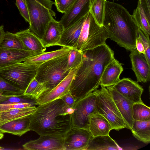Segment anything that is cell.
Masks as SVG:
<instances>
[{
  "mask_svg": "<svg viewBox=\"0 0 150 150\" xmlns=\"http://www.w3.org/2000/svg\"><path fill=\"white\" fill-rule=\"evenodd\" d=\"M136 49L138 52L144 55L145 54V50L144 43L140 37L138 35L136 40Z\"/></svg>",
  "mask_w": 150,
  "mask_h": 150,
  "instance_id": "b9f144b4",
  "label": "cell"
},
{
  "mask_svg": "<svg viewBox=\"0 0 150 150\" xmlns=\"http://www.w3.org/2000/svg\"><path fill=\"white\" fill-rule=\"evenodd\" d=\"M4 137V134L0 132V140L2 139Z\"/></svg>",
  "mask_w": 150,
  "mask_h": 150,
  "instance_id": "f6af8a7d",
  "label": "cell"
},
{
  "mask_svg": "<svg viewBox=\"0 0 150 150\" xmlns=\"http://www.w3.org/2000/svg\"><path fill=\"white\" fill-rule=\"evenodd\" d=\"M25 1L30 19L29 29L41 40L49 23L56 16V13L52 9L54 2L51 0Z\"/></svg>",
  "mask_w": 150,
  "mask_h": 150,
  "instance_id": "5b68a950",
  "label": "cell"
},
{
  "mask_svg": "<svg viewBox=\"0 0 150 150\" xmlns=\"http://www.w3.org/2000/svg\"><path fill=\"white\" fill-rule=\"evenodd\" d=\"M93 137L88 129L72 128L64 137V150H86Z\"/></svg>",
  "mask_w": 150,
  "mask_h": 150,
  "instance_id": "30bf717a",
  "label": "cell"
},
{
  "mask_svg": "<svg viewBox=\"0 0 150 150\" xmlns=\"http://www.w3.org/2000/svg\"><path fill=\"white\" fill-rule=\"evenodd\" d=\"M39 54L26 50H13L0 48V68L21 62L25 58Z\"/></svg>",
  "mask_w": 150,
  "mask_h": 150,
  "instance_id": "ac0fdd59",
  "label": "cell"
},
{
  "mask_svg": "<svg viewBox=\"0 0 150 150\" xmlns=\"http://www.w3.org/2000/svg\"><path fill=\"white\" fill-rule=\"evenodd\" d=\"M93 0H75L69 11L59 21L63 28H67L86 16L90 11Z\"/></svg>",
  "mask_w": 150,
  "mask_h": 150,
  "instance_id": "5bb4252c",
  "label": "cell"
},
{
  "mask_svg": "<svg viewBox=\"0 0 150 150\" xmlns=\"http://www.w3.org/2000/svg\"><path fill=\"white\" fill-rule=\"evenodd\" d=\"M64 137L57 135L40 136L37 139L30 141L22 146L28 150H64Z\"/></svg>",
  "mask_w": 150,
  "mask_h": 150,
  "instance_id": "8fae6325",
  "label": "cell"
},
{
  "mask_svg": "<svg viewBox=\"0 0 150 150\" xmlns=\"http://www.w3.org/2000/svg\"><path fill=\"white\" fill-rule=\"evenodd\" d=\"M73 111L60 98L39 105L35 112L30 115V131L40 136L64 137L72 128Z\"/></svg>",
  "mask_w": 150,
  "mask_h": 150,
  "instance_id": "7a4b0ae2",
  "label": "cell"
},
{
  "mask_svg": "<svg viewBox=\"0 0 150 150\" xmlns=\"http://www.w3.org/2000/svg\"><path fill=\"white\" fill-rule=\"evenodd\" d=\"M114 58L113 51L106 43L83 52L69 89L76 102L99 87L105 68Z\"/></svg>",
  "mask_w": 150,
  "mask_h": 150,
  "instance_id": "6da1fadb",
  "label": "cell"
},
{
  "mask_svg": "<svg viewBox=\"0 0 150 150\" xmlns=\"http://www.w3.org/2000/svg\"></svg>",
  "mask_w": 150,
  "mask_h": 150,
  "instance_id": "c3c4849f",
  "label": "cell"
},
{
  "mask_svg": "<svg viewBox=\"0 0 150 150\" xmlns=\"http://www.w3.org/2000/svg\"><path fill=\"white\" fill-rule=\"evenodd\" d=\"M33 106L36 107L35 105L31 103L0 104V111H4L12 109L23 108Z\"/></svg>",
  "mask_w": 150,
  "mask_h": 150,
  "instance_id": "74e56055",
  "label": "cell"
},
{
  "mask_svg": "<svg viewBox=\"0 0 150 150\" xmlns=\"http://www.w3.org/2000/svg\"><path fill=\"white\" fill-rule=\"evenodd\" d=\"M63 29L59 21L54 19L50 21L41 40L44 47L56 46L60 40Z\"/></svg>",
  "mask_w": 150,
  "mask_h": 150,
  "instance_id": "cb8c5ba5",
  "label": "cell"
},
{
  "mask_svg": "<svg viewBox=\"0 0 150 150\" xmlns=\"http://www.w3.org/2000/svg\"><path fill=\"white\" fill-rule=\"evenodd\" d=\"M55 0H54V1H55Z\"/></svg>",
  "mask_w": 150,
  "mask_h": 150,
  "instance_id": "681fc988",
  "label": "cell"
},
{
  "mask_svg": "<svg viewBox=\"0 0 150 150\" xmlns=\"http://www.w3.org/2000/svg\"><path fill=\"white\" fill-rule=\"evenodd\" d=\"M138 35L142 41L144 45L145 54L144 55L149 65H150V45L149 37L146 36L143 32L139 28Z\"/></svg>",
  "mask_w": 150,
  "mask_h": 150,
  "instance_id": "d590c367",
  "label": "cell"
},
{
  "mask_svg": "<svg viewBox=\"0 0 150 150\" xmlns=\"http://www.w3.org/2000/svg\"><path fill=\"white\" fill-rule=\"evenodd\" d=\"M106 0H93L90 7V12L96 22L100 26H103Z\"/></svg>",
  "mask_w": 150,
  "mask_h": 150,
  "instance_id": "f546056e",
  "label": "cell"
},
{
  "mask_svg": "<svg viewBox=\"0 0 150 150\" xmlns=\"http://www.w3.org/2000/svg\"><path fill=\"white\" fill-rule=\"evenodd\" d=\"M6 97V95H4L0 93V101L4 100Z\"/></svg>",
  "mask_w": 150,
  "mask_h": 150,
  "instance_id": "ee69618b",
  "label": "cell"
},
{
  "mask_svg": "<svg viewBox=\"0 0 150 150\" xmlns=\"http://www.w3.org/2000/svg\"><path fill=\"white\" fill-rule=\"evenodd\" d=\"M40 83L34 78L30 83L23 94L32 96L33 93Z\"/></svg>",
  "mask_w": 150,
  "mask_h": 150,
  "instance_id": "f35d334b",
  "label": "cell"
},
{
  "mask_svg": "<svg viewBox=\"0 0 150 150\" xmlns=\"http://www.w3.org/2000/svg\"><path fill=\"white\" fill-rule=\"evenodd\" d=\"M123 70L122 64L115 58L105 68L100 85L105 87L114 85L120 79V76Z\"/></svg>",
  "mask_w": 150,
  "mask_h": 150,
  "instance_id": "d6986e66",
  "label": "cell"
},
{
  "mask_svg": "<svg viewBox=\"0 0 150 150\" xmlns=\"http://www.w3.org/2000/svg\"><path fill=\"white\" fill-rule=\"evenodd\" d=\"M132 16L138 28L141 30L146 37H149L150 35V19L146 15L139 4L133 11Z\"/></svg>",
  "mask_w": 150,
  "mask_h": 150,
  "instance_id": "83f0119b",
  "label": "cell"
},
{
  "mask_svg": "<svg viewBox=\"0 0 150 150\" xmlns=\"http://www.w3.org/2000/svg\"><path fill=\"white\" fill-rule=\"evenodd\" d=\"M36 107L33 106L0 111V125L12 120L30 115L35 112Z\"/></svg>",
  "mask_w": 150,
  "mask_h": 150,
  "instance_id": "4316f807",
  "label": "cell"
},
{
  "mask_svg": "<svg viewBox=\"0 0 150 150\" xmlns=\"http://www.w3.org/2000/svg\"><path fill=\"white\" fill-rule=\"evenodd\" d=\"M38 66L16 63L0 68V76L13 86L24 91L36 75Z\"/></svg>",
  "mask_w": 150,
  "mask_h": 150,
  "instance_id": "ba28073f",
  "label": "cell"
},
{
  "mask_svg": "<svg viewBox=\"0 0 150 150\" xmlns=\"http://www.w3.org/2000/svg\"><path fill=\"white\" fill-rule=\"evenodd\" d=\"M4 149V148L0 147V150H2Z\"/></svg>",
  "mask_w": 150,
  "mask_h": 150,
  "instance_id": "bcb514c9",
  "label": "cell"
},
{
  "mask_svg": "<svg viewBox=\"0 0 150 150\" xmlns=\"http://www.w3.org/2000/svg\"><path fill=\"white\" fill-rule=\"evenodd\" d=\"M15 34L20 40L26 50L40 54L46 50L41 40L29 28L17 32Z\"/></svg>",
  "mask_w": 150,
  "mask_h": 150,
  "instance_id": "ffe728a7",
  "label": "cell"
},
{
  "mask_svg": "<svg viewBox=\"0 0 150 150\" xmlns=\"http://www.w3.org/2000/svg\"><path fill=\"white\" fill-rule=\"evenodd\" d=\"M60 98L63 100L67 106L73 109L76 101L69 92Z\"/></svg>",
  "mask_w": 150,
  "mask_h": 150,
  "instance_id": "60d3db41",
  "label": "cell"
},
{
  "mask_svg": "<svg viewBox=\"0 0 150 150\" xmlns=\"http://www.w3.org/2000/svg\"><path fill=\"white\" fill-rule=\"evenodd\" d=\"M30 115L12 120L0 125V132L21 136L30 131Z\"/></svg>",
  "mask_w": 150,
  "mask_h": 150,
  "instance_id": "44dd1931",
  "label": "cell"
},
{
  "mask_svg": "<svg viewBox=\"0 0 150 150\" xmlns=\"http://www.w3.org/2000/svg\"><path fill=\"white\" fill-rule=\"evenodd\" d=\"M16 5L18 9L20 14L25 21L29 23V15L26 3L23 0H16Z\"/></svg>",
  "mask_w": 150,
  "mask_h": 150,
  "instance_id": "8d00e7d4",
  "label": "cell"
},
{
  "mask_svg": "<svg viewBox=\"0 0 150 150\" xmlns=\"http://www.w3.org/2000/svg\"><path fill=\"white\" fill-rule=\"evenodd\" d=\"M73 48L62 47L60 49L29 57L23 59L21 62L26 64L39 66L54 58L68 55Z\"/></svg>",
  "mask_w": 150,
  "mask_h": 150,
  "instance_id": "603a6c76",
  "label": "cell"
},
{
  "mask_svg": "<svg viewBox=\"0 0 150 150\" xmlns=\"http://www.w3.org/2000/svg\"><path fill=\"white\" fill-rule=\"evenodd\" d=\"M119 93L133 103L143 102L141 98L144 89L129 78H124L112 86Z\"/></svg>",
  "mask_w": 150,
  "mask_h": 150,
  "instance_id": "7c38bea8",
  "label": "cell"
},
{
  "mask_svg": "<svg viewBox=\"0 0 150 150\" xmlns=\"http://www.w3.org/2000/svg\"><path fill=\"white\" fill-rule=\"evenodd\" d=\"M123 149L109 134L93 137L86 150H120Z\"/></svg>",
  "mask_w": 150,
  "mask_h": 150,
  "instance_id": "d4e9b609",
  "label": "cell"
},
{
  "mask_svg": "<svg viewBox=\"0 0 150 150\" xmlns=\"http://www.w3.org/2000/svg\"><path fill=\"white\" fill-rule=\"evenodd\" d=\"M108 33L103 26L96 22L90 11L86 16L80 35L74 49L83 52L105 43Z\"/></svg>",
  "mask_w": 150,
  "mask_h": 150,
  "instance_id": "8992f818",
  "label": "cell"
},
{
  "mask_svg": "<svg viewBox=\"0 0 150 150\" xmlns=\"http://www.w3.org/2000/svg\"><path fill=\"white\" fill-rule=\"evenodd\" d=\"M5 35L3 25L0 26V46L4 39Z\"/></svg>",
  "mask_w": 150,
  "mask_h": 150,
  "instance_id": "7bdbcfd3",
  "label": "cell"
},
{
  "mask_svg": "<svg viewBox=\"0 0 150 150\" xmlns=\"http://www.w3.org/2000/svg\"><path fill=\"white\" fill-rule=\"evenodd\" d=\"M96 100V96L93 92L76 102L73 108L72 128L88 129L90 116L97 111Z\"/></svg>",
  "mask_w": 150,
  "mask_h": 150,
  "instance_id": "9c48e42d",
  "label": "cell"
},
{
  "mask_svg": "<svg viewBox=\"0 0 150 150\" xmlns=\"http://www.w3.org/2000/svg\"><path fill=\"white\" fill-rule=\"evenodd\" d=\"M133 135L137 140L145 144L150 142V120H133L131 129Z\"/></svg>",
  "mask_w": 150,
  "mask_h": 150,
  "instance_id": "484cf974",
  "label": "cell"
},
{
  "mask_svg": "<svg viewBox=\"0 0 150 150\" xmlns=\"http://www.w3.org/2000/svg\"><path fill=\"white\" fill-rule=\"evenodd\" d=\"M139 5L147 17L150 19V0H139Z\"/></svg>",
  "mask_w": 150,
  "mask_h": 150,
  "instance_id": "ab89813d",
  "label": "cell"
},
{
  "mask_svg": "<svg viewBox=\"0 0 150 150\" xmlns=\"http://www.w3.org/2000/svg\"><path fill=\"white\" fill-rule=\"evenodd\" d=\"M24 91L10 84L0 76V93L4 95H17Z\"/></svg>",
  "mask_w": 150,
  "mask_h": 150,
  "instance_id": "d6a6232c",
  "label": "cell"
},
{
  "mask_svg": "<svg viewBox=\"0 0 150 150\" xmlns=\"http://www.w3.org/2000/svg\"><path fill=\"white\" fill-rule=\"evenodd\" d=\"M132 115L133 120L142 121L150 120V108L143 102L134 103Z\"/></svg>",
  "mask_w": 150,
  "mask_h": 150,
  "instance_id": "4dcf8cb0",
  "label": "cell"
},
{
  "mask_svg": "<svg viewBox=\"0 0 150 150\" xmlns=\"http://www.w3.org/2000/svg\"><path fill=\"white\" fill-rule=\"evenodd\" d=\"M131 51L129 54L132 69L137 79V82L146 83L150 79V65L147 62L144 55L136 49Z\"/></svg>",
  "mask_w": 150,
  "mask_h": 150,
  "instance_id": "2e32d148",
  "label": "cell"
},
{
  "mask_svg": "<svg viewBox=\"0 0 150 150\" xmlns=\"http://www.w3.org/2000/svg\"><path fill=\"white\" fill-rule=\"evenodd\" d=\"M93 92L96 96V108L97 112L108 121L112 129L119 130L126 128V125L107 89L101 88Z\"/></svg>",
  "mask_w": 150,
  "mask_h": 150,
  "instance_id": "52a82bcc",
  "label": "cell"
},
{
  "mask_svg": "<svg viewBox=\"0 0 150 150\" xmlns=\"http://www.w3.org/2000/svg\"><path fill=\"white\" fill-rule=\"evenodd\" d=\"M88 129L95 137L108 135L112 129L107 120L96 111L90 116Z\"/></svg>",
  "mask_w": 150,
  "mask_h": 150,
  "instance_id": "7402d4cb",
  "label": "cell"
},
{
  "mask_svg": "<svg viewBox=\"0 0 150 150\" xmlns=\"http://www.w3.org/2000/svg\"><path fill=\"white\" fill-rule=\"evenodd\" d=\"M75 0H55L54 5L57 10L64 14L66 13L74 3Z\"/></svg>",
  "mask_w": 150,
  "mask_h": 150,
  "instance_id": "e575fe53",
  "label": "cell"
},
{
  "mask_svg": "<svg viewBox=\"0 0 150 150\" xmlns=\"http://www.w3.org/2000/svg\"><path fill=\"white\" fill-rule=\"evenodd\" d=\"M68 55L54 58L38 66L35 78L40 83L33 94L35 99L53 88L68 74L71 70L67 69Z\"/></svg>",
  "mask_w": 150,
  "mask_h": 150,
  "instance_id": "277c9868",
  "label": "cell"
},
{
  "mask_svg": "<svg viewBox=\"0 0 150 150\" xmlns=\"http://www.w3.org/2000/svg\"><path fill=\"white\" fill-rule=\"evenodd\" d=\"M106 87L126 125L127 128L131 130L133 121L132 111L134 103L119 93L112 86Z\"/></svg>",
  "mask_w": 150,
  "mask_h": 150,
  "instance_id": "9a60e30c",
  "label": "cell"
},
{
  "mask_svg": "<svg viewBox=\"0 0 150 150\" xmlns=\"http://www.w3.org/2000/svg\"><path fill=\"white\" fill-rule=\"evenodd\" d=\"M86 15L71 26L63 28L60 40L56 46L75 48Z\"/></svg>",
  "mask_w": 150,
  "mask_h": 150,
  "instance_id": "e0dca14e",
  "label": "cell"
},
{
  "mask_svg": "<svg viewBox=\"0 0 150 150\" xmlns=\"http://www.w3.org/2000/svg\"><path fill=\"white\" fill-rule=\"evenodd\" d=\"M12 103H31L36 106L38 105L34 98L23 94L17 95H6L4 100L0 101V104Z\"/></svg>",
  "mask_w": 150,
  "mask_h": 150,
  "instance_id": "1f68e13d",
  "label": "cell"
},
{
  "mask_svg": "<svg viewBox=\"0 0 150 150\" xmlns=\"http://www.w3.org/2000/svg\"><path fill=\"white\" fill-rule=\"evenodd\" d=\"M23 1L25 2H25V0H23Z\"/></svg>",
  "mask_w": 150,
  "mask_h": 150,
  "instance_id": "7dc6e473",
  "label": "cell"
},
{
  "mask_svg": "<svg viewBox=\"0 0 150 150\" xmlns=\"http://www.w3.org/2000/svg\"><path fill=\"white\" fill-rule=\"evenodd\" d=\"M78 67L71 69L67 76L53 88L40 95L35 99L37 104H42L60 98L69 92L71 82Z\"/></svg>",
  "mask_w": 150,
  "mask_h": 150,
  "instance_id": "4fadbf2b",
  "label": "cell"
},
{
  "mask_svg": "<svg viewBox=\"0 0 150 150\" xmlns=\"http://www.w3.org/2000/svg\"><path fill=\"white\" fill-rule=\"evenodd\" d=\"M83 58V52L75 49H72L67 57V69H71L78 67L80 64Z\"/></svg>",
  "mask_w": 150,
  "mask_h": 150,
  "instance_id": "836d02e7",
  "label": "cell"
},
{
  "mask_svg": "<svg viewBox=\"0 0 150 150\" xmlns=\"http://www.w3.org/2000/svg\"><path fill=\"white\" fill-rule=\"evenodd\" d=\"M0 48L4 49L25 50L20 40L13 33L7 31Z\"/></svg>",
  "mask_w": 150,
  "mask_h": 150,
  "instance_id": "f1b7e54d",
  "label": "cell"
},
{
  "mask_svg": "<svg viewBox=\"0 0 150 150\" xmlns=\"http://www.w3.org/2000/svg\"><path fill=\"white\" fill-rule=\"evenodd\" d=\"M103 26L109 38L120 46L129 51L136 49L139 28L132 16L122 6L106 1Z\"/></svg>",
  "mask_w": 150,
  "mask_h": 150,
  "instance_id": "3957f363",
  "label": "cell"
}]
</instances>
